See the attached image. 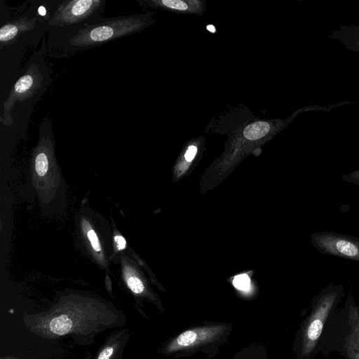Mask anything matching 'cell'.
<instances>
[{
  "label": "cell",
  "mask_w": 359,
  "mask_h": 359,
  "mask_svg": "<svg viewBox=\"0 0 359 359\" xmlns=\"http://www.w3.org/2000/svg\"><path fill=\"white\" fill-rule=\"evenodd\" d=\"M334 108L329 106H307L299 109L285 119H263L254 116L248 110L238 118L241 111H234V118L230 116L220 118L229 121L225 125L217 126L208 129L212 131L227 134V140L222 154L217 158L202 175L199 188L201 194L217 187L234 169L250 154L261 150L262 147L270 141L276 135L285 128L296 116L303 111H329Z\"/></svg>",
  "instance_id": "obj_1"
},
{
  "label": "cell",
  "mask_w": 359,
  "mask_h": 359,
  "mask_svg": "<svg viewBox=\"0 0 359 359\" xmlns=\"http://www.w3.org/2000/svg\"><path fill=\"white\" fill-rule=\"evenodd\" d=\"M157 11L103 16L79 26L49 29L46 53L53 57H69L76 53L104 45L110 41L142 32L155 23Z\"/></svg>",
  "instance_id": "obj_2"
},
{
  "label": "cell",
  "mask_w": 359,
  "mask_h": 359,
  "mask_svg": "<svg viewBox=\"0 0 359 359\" xmlns=\"http://www.w3.org/2000/svg\"><path fill=\"white\" fill-rule=\"evenodd\" d=\"M341 285H329L313 299L311 311L304 323L302 330V354L309 357L314 351L325 323L337 306L343 294Z\"/></svg>",
  "instance_id": "obj_3"
},
{
  "label": "cell",
  "mask_w": 359,
  "mask_h": 359,
  "mask_svg": "<svg viewBox=\"0 0 359 359\" xmlns=\"http://www.w3.org/2000/svg\"><path fill=\"white\" fill-rule=\"evenodd\" d=\"M39 62L34 60V57L31 58L25 72L15 83L7 99L4 102L3 112L0 117L3 125H12V111L17 102H22L33 97L47 86L49 74Z\"/></svg>",
  "instance_id": "obj_4"
},
{
  "label": "cell",
  "mask_w": 359,
  "mask_h": 359,
  "mask_svg": "<svg viewBox=\"0 0 359 359\" xmlns=\"http://www.w3.org/2000/svg\"><path fill=\"white\" fill-rule=\"evenodd\" d=\"M105 0L58 1L47 22V30L72 27L89 23L104 12Z\"/></svg>",
  "instance_id": "obj_5"
},
{
  "label": "cell",
  "mask_w": 359,
  "mask_h": 359,
  "mask_svg": "<svg viewBox=\"0 0 359 359\" xmlns=\"http://www.w3.org/2000/svg\"><path fill=\"white\" fill-rule=\"evenodd\" d=\"M312 245L323 254L359 262V238L334 232L311 235Z\"/></svg>",
  "instance_id": "obj_6"
},
{
  "label": "cell",
  "mask_w": 359,
  "mask_h": 359,
  "mask_svg": "<svg viewBox=\"0 0 359 359\" xmlns=\"http://www.w3.org/2000/svg\"><path fill=\"white\" fill-rule=\"evenodd\" d=\"M226 326L224 325H210L195 327L187 330L172 340L165 346L167 353H175L180 351L193 350L203 345L217 340L226 331Z\"/></svg>",
  "instance_id": "obj_7"
},
{
  "label": "cell",
  "mask_w": 359,
  "mask_h": 359,
  "mask_svg": "<svg viewBox=\"0 0 359 359\" xmlns=\"http://www.w3.org/2000/svg\"><path fill=\"white\" fill-rule=\"evenodd\" d=\"M206 139L200 135L187 141L177 156L172 169V181L177 182L188 175L198 164L205 149Z\"/></svg>",
  "instance_id": "obj_8"
},
{
  "label": "cell",
  "mask_w": 359,
  "mask_h": 359,
  "mask_svg": "<svg viewBox=\"0 0 359 359\" xmlns=\"http://www.w3.org/2000/svg\"><path fill=\"white\" fill-rule=\"evenodd\" d=\"M43 16L39 12L27 11L21 17L6 22L0 27V47L7 46L17 41L23 34L32 32L42 25Z\"/></svg>",
  "instance_id": "obj_9"
},
{
  "label": "cell",
  "mask_w": 359,
  "mask_h": 359,
  "mask_svg": "<svg viewBox=\"0 0 359 359\" xmlns=\"http://www.w3.org/2000/svg\"><path fill=\"white\" fill-rule=\"evenodd\" d=\"M137 4L144 10L153 9L177 14L202 16L206 11L204 0H137Z\"/></svg>",
  "instance_id": "obj_10"
},
{
  "label": "cell",
  "mask_w": 359,
  "mask_h": 359,
  "mask_svg": "<svg viewBox=\"0 0 359 359\" xmlns=\"http://www.w3.org/2000/svg\"><path fill=\"white\" fill-rule=\"evenodd\" d=\"M329 36L341 43L346 48L359 53V25H340Z\"/></svg>",
  "instance_id": "obj_11"
},
{
  "label": "cell",
  "mask_w": 359,
  "mask_h": 359,
  "mask_svg": "<svg viewBox=\"0 0 359 359\" xmlns=\"http://www.w3.org/2000/svg\"><path fill=\"white\" fill-rule=\"evenodd\" d=\"M349 333L345 339L359 348V310L350 291L346 302Z\"/></svg>",
  "instance_id": "obj_12"
},
{
  "label": "cell",
  "mask_w": 359,
  "mask_h": 359,
  "mask_svg": "<svg viewBox=\"0 0 359 359\" xmlns=\"http://www.w3.org/2000/svg\"><path fill=\"white\" fill-rule=\"evenodd\" d=\"M49 328L55 334L65 335L72 330L73 321L66 314H62L50 320Z\"/></svg>",
  "instance_id": "obj_13"
},
{
  "label": "cell",
  "mask_w": 359,
  "mask_h": 359,
  "mask_svg": "<svg viewBox=\"0 0 359 359\" xmlns=\"http://www.w3.org/2000/svg\"><path fill=\"white\" fill-rule=\"evenodd\" d=\"M128 287L136 294L142 293L145 290L143 282L137 276H130L126 279Z\"/></svg>",
  "instance_id": "obj_14"
},
{
  "label": "cell",
  "mask_w": 359,
  "mask_h": 359,
  "mask_svg": "<svg viewBox=\"0 0 359 359\" xmlns=\"http://www.w3.org/2000/svg\"><path fill=\"white\" fill-rule=\"evenodd\" d=\"M344 348L348 359H359V348L345 339Z\"/></svg>",
  "instance_id": "obj_15"
},
{
  "label": "cell",
  "mask_w": 359,
  "mask_h": 359,
  "mask_svg": "<svg viewBox=\"0 0 359 359\" xmlns=\"http://www.w3.org/2000/svg\"><path fill=\"white\" fill-rule=\"evenodd\" d=\"M87 236L93 250L100 252L101 250L100 243L95 231L93 229H89L87 232Z\"/></svg>",
  "instance_id": "obj_16"
},
{
  "label": "cell",
  "mask_w": 359,
  "mask_h": 359,
  "mask_svg": "<svg viewBox=\"0 0 359 359\" xmlns=\"http://www.w3.org/2000/svg\"><path fill=\"white\" fill-rule=\"evenodd\" d=\"M342 180L359 186V170L344 175Z\"/></svg>",
  "instance_id": "obj_17"
},
{
  "label": "cell",
  "mask_w": 359,
  "mask_h": 359,
  "mask_svg": "<svg viewBox=\"0 0 359 359\" xmlns=\"http://www.w3.org/2000/svg\"><path fill=\"white\" fill-rule=\"evenodd\" d=\"M113 352V347L108 346L101 351L97 359H109L110 357L112 355Z\"/></svg>",
  "instance_id": "obj_18"
},
{
  "label": "cell",
  "mask_w": 359,
  "mask_h": 359,
  "mask_svg": "<svg viewBox=\"0 0 359 359\" xmlns=\"http://www.w3.org/2000/svg\"><path fill=\"white\" fill-rule=\"evenodd\" d=\"M116 246L119 250H123L126 248V242L125 238L121 236H116L114 237Z\"/></svg>",
  "instance_id": "obj_19"
},
{
  "label": "cell",
  "mask_w": 359,
  "mask_h": 359,
  "mask_svg": "<svg viewBox=\"0 0 359 359\" xmlns=\"http://www.w3.org/2000/svg\"><path fill=\"white\" fill-rule=\"evenodd\" d=\"M358 310H359V307H358Z\"/></svg>",
  "instance_id": "obj_20"
}]
</instances>
